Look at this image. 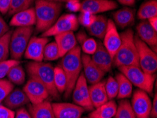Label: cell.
<instances>
[{
    "mask_svg": "<svg viewBox=\"0 0 157 118\" xmlns=\"http://www.w3.org/2000/svg\"><path fill=\"white\" fill-rule=\"evenodd\" d=\"M35 29L37 32L44 33L50 28L60 15L62 4L59 2L36 0L35 1Z\"/></svg>",
    "mask_w": 157,
    "mask_h": 118,
    "instance_id": "obj_1",
    "label": "cell"
},
{
    "mask_svg": "<svg viewBox=\"0 0 157 118\" xmlns=\"http://www.w3.org/2000/svg\"><path fill=\"white\" fill-rule=\"evenodd\" d=\"M134 36L131 29L126 30L121 34V44L113 58V64L116 67H139L138 53Z\"/></svg>",
    "mask_w": 157,
    "mask_h": 118,
    "instance_id": "obj_2",
    "label": "cell"
},
{
    "mask_svg": "<svg viewBox=\"0 0 157 118\" xmlns=\"http://www.w3.org/2000/svg\"><path fill=\"white\" fill-rule=\"evenodd\" d=\"M81 49L80 46H76L72 50L61 57V67L63 69L67 79V84L65 91V97L71 96L74 88L82 69L81 60Z\"/></svg>",
    "mask_w": 157,
    "mask_h": 118,
    "instance_id": "obj_3",
    "label": "cell"
},
{
    "mask_svg": "<svg viewBox=\"0 0 157 118\" xmlns=\"http://www.w3.org/2000/svg\"><path fill=\"white\" fill-rule=\"evenodd\" d=\"M54 69L51 64L43 62L32 61L26 64V70L30 78L43 84L52 97L58 98L59 93L54 85Z\"/></svg>",
    "mask_w": 157,
    "mask_h": 118,
    "instance_id": "obj_4",
    "label": "cell"
},
{
    "mask_svg": "<svg viewBox=\"0 0 157 118\" xmlns=\"http://www.w3.org/2000/svg\"><path fill=\"white\" fill-rule=\"evenodd\" d=\"M118 69L129 79L132 85L148 94H151L153 92L154 85L156 81V76L154 74H147L137 66L121 67H118Z\"/></svg>",
    "mask_w": 157,
    "mask_h": 118,
    "instance_id": "obj_5",
    "label": "cell"
},
{
    "mask_svg": "<svg viewBox=\"0 0 157 118\" xmlns=\"http://www.w3.org/2000/svg\"><path fill=\"white\" fill-rule=\"evenodd\" d=\"M33 27H18L12 32L9 43L10 56L12 59L20 60L32 37Z\"/></svg>",
    "mask_w": 157,
    "mask_h": 118,
    "instance_id": "obj_6",
    "label": "cell"
},
{
    "mask_svg": "<svg viewBox=\"0 0 157 118\" xmlns=\"http://www.w3.org/2000/svg\"><path fill=\"white\" fill-rule=\"evenodd\" d=\"M134 40L138 53L139 67L146 73L154 74L157 70L156 52L142 41L137 35L134 36Z\"/></svg>",
    "mask_w": 157,
    "mask_h": 118,
    "instance_id": "obj_7",
    "label": "cell"
},
{
    "mask_svg": "<svg viewBox=\"0 0 157 118\" xmlns=\"http://www.w3.org/2000/svg\"><path fill=\"white\" fill-rule=\"evenodd\" d=\"M79 23L78 17L73 14H66L59 17L53 26L42 33V37H52L61 33L73 32L78 30Z\"/></svg>",
    "mask_w": 157,
    "mask_h": 118,
    "instance_id": "obj_8",
    "label": "cell"
},
{
    "mask_svg": "<svg viewBox=\"0 0 157 118\" xmlns=\"http://www.w3.org/2000/svg\"><path fill=\"white\" fill-rule=\"evenodd\" d=\"M130 104L136 118H150L151 101L145 91L140 89L135 91Z\"/></svg>",
    "mask_w": 157,
    "mask_h": 118,
    "instance_id": "obj_9",
    "label": "cell"
},
{
    "mask_svg": "<svg viewBox=\"0 0 157 118\" xmlns=\"http://www.w3.org/2000/svg\"><path fill=\"white\" fill-rule=\"evenodd\" d=\"M23 91L32 104H38L43 102L50 96L43 84L32 78H30L27 81Z\"/></svg>",
    "mask_w": 157,
    "mask_h": 118,
    "instance_id": "obj_10",
    "label": "cell"
},
{
    "mask_svg": "<svg viewBox=\"0 0 157 118\" xmlns=\"http://www.w3.org/2000/svg\"><path fill=\"white\" fill-rule=\"evenodd\" d=\"M48 43L49 38L47 37H31L23 56L33 62H42L44 47Z\"/></svg>",
    "mask_w": 157,
    "mask_h": 118,
    "instance_id": "obj_11",
    "label": "cell"
},
{
    "mask_svg": "<svg viewBox=\"0 0 157 118\" xmlns=\"http://www.w3.org/2000/svg\"><path fill=\"white\" fill-rule=\"evenodd\" d=\"M103 45L109 53L113 58L118 48L121 44V35L117 30V26L111 19H108L107 28L105 35L103 38Z\"/></svg>",
    "mask_w": 157,
    "mask_h": 118,
    "instance_id": "obj_12",
    "label": "cell"
},
{
    "mask_svg": "<svg viewBox=\"0 0 157 118\" xmlns=\"http://www.w3.org/2000/svg\"><path fill=\"white\" fill-rule=\"evenodd\" d=\"M81 60L82 68L84 70L83 74L87 82L89 83L90 85H92L101 81L106 73L94 63L91 56L83 53L81 55Z\"/></svg>",
    "mask_w": 157,
    "mask_h": 118,
    "instance_id": "obj_13",
    "label": "cell"
},
{
    "mask_svg": "<svg viewBox=\"0 0 157 118\" xmlns=\"http://www.w3.org/2000/svg\"><path fill=\"white\" fill-rule=\"evenodd\" d=\"M52 105L56 118H81L85 110L75 103H54Z\"/></svg>",
    "mask_w": 157,
    "mask_h": 118,
    "instance_id": "obj_14",
    "label": "cell"
},
{
    "mask_svg": "<svg viewBox=\"0 0 157 118\" xmlns=\"http://www.w3.org/2000/svg\"><path fill=\"white\" fill-rule=\"evenodd\" d=\"M117 7L118 4L113 0H84L81 3L80 11H88L96 15L113 10Z\"/></svg>",
    "mask_w": 157,
    "mask_h": 118,
    "instance_id": "obj_15",
    "label": "cell"
},
{
    "mask_svg": "<svg viewBox=\"0 0 157 118\" xmlns=\"http://www.w3.org/2000/svg\"><path fill=\"white\" fill-rule=\"evenodd\" d=\"M136 31L137 37L156 52L157 31L149 25L148 21H142L136 26Z\"/></svg>",
    "mask_w": 157,
    "mask_h": 118,
    "instance_id": "obj_16",
    "label": "cell"
},
{
    "mask_svg": "<svg viewBox=\"0 0 157 118\" xmlns=\"http://www.w3.org/2000/svg\"><path fill=\"white\" fill-rule=\"evenodd\" d=\"M91 58L94 63L105 73L109 72L112 69L113 64L112 57L104 47L101 42H98L97 50L91 55Z\"/></svg>",
    "mask_w": 157,
    "mask_h": 118,
    "instance_id": "obj_17",
    "label": "cell"
},
{
    "mask_svg": "<svg viewBox=\"0 0 157 118\" xmlns=\"http://www.w3.org/2000/svg\"><path fill=\"white\" fill-rule=\"evenodd\" d=\"M35 9L33 7L13 14L10 21V26L15 27H30L35 25Z\"/></svg>",
    "mask_w": 157,
    "mask_h": 118,
    "instance_id": "obj_18",
    "label": "cell"
},
{
    "mask_svg": "<svg viewBox=\"0 0 157 118\" xmlns=\"http://www.w3.org/2000/svg\"><path fill=\"white\" fill-rule=\"evenodd\" d=\"M55 43L58 47L59 56L63 57L66 53L77 46V40L73 32L61 33L54 36Z\"/></svg>",
    "mask_w": 157,
    "mask_h": 118,
    "instance_id": "obj_19",
    "label": "cell"
},
{
    "mask_svg": "<svg viewBox=\"0 0 157 118\" xmlns=\"http://www.w3.org/2000/svg\"><path fill=\"white\" fill-rule=\"evenodd\" d=\"M29 102L30 100L24 91L20 88H13L3 101L4 106L11 110L18 109Z\"/></svg>",
    "mask_w": 157,
    "mask_h": 118,
    "instance_id": "obj_20",
    "label": "cell"
},
{
    "mask_svg": "<svg viewBox=\"0 0 157 118\" xmlns=\"http://www.w3.org/2000/svg\"><path fill=\"white\" fill-rule=\"evenodd\" d=\"M89 93L90 100L94 108L100 106L109 100L107 97L104 81L92 84L89 86Z\"/></svg>",
    "mask_w": 157,
    "mask_h": 118,
    "instance_id": "obj_21",
    "label": "cell"
},
{
    "mask_svg": "<svg viewBox=\"0 0 157 118\" xmlns=\"http://www.w3.org/2000/svg\"><path fill=\"white\" fill-rule=\"evenodd\" d=\"M113 18L116 26L123 29L134 23L135 12L129 7H123L114 12Z\"/></svg>",
    "mask_w": 157,
    "mask_h": 118,
    "instance_id": "obj_22",
    "label": "cell"
},
{
    "mask_svg": "<svg viewBox=\"0 0 157 118\" xmlns=\"http://www.w3.org/2000/svg\"><path fill=\"white\" fill-rule=\"evenodd\" d=\"M29 112L32 118H56L52 103L47 100L38 104L30 105Z\"/></svg>",
    "mask_w": 157,
    "mask_h": 118,
    "instance_id": "obj_23",
    "label": "cell"
},
{
    "mask_svg": "<svg viewBox=\"0 0 157 118\" xmlns=\"http://www.w3.org/2000/svg\"><path fill=\"white\" fill-rule=\"evenodd\" d=\"M117 105L113 100H108L104 104L95 108L89 115L90 118H112L115 116Z\"/></svg>",
    "mask_w": 157,
    "mask_h": 118,
    "instance_id": "obj_24",
    "label": "cell"
},
{
    "mask_svg": "<svg viewBox=\"0 0 157 118\" xmlns=\"http://www.w3.org/2000/svg\"><path fill=\"white\" fill-rule=\"evenodd\" d=\"M108 19L105 16L102 15L97 16L92 26L87 28L89 34L94 37H96L99 39H103L105 35Z\"/></svg>",
    "mask_w": 157,
    "mask_h": 118,
    "instance_id": "obj_25",
    "label": "cell"
},
{
    "mask_svg": "<svg viewBox=\"0 0 157 118\" xmlns=\"http://www.w3.org/2000/svg\"><path fill=\"white\" fill-rule=\"evenodd\" d=\"M116 79L118 85V93L117 98L118 99H125L130 98L132 92V84L124 74L118 73Z\"/></svg>",
    "mask_w": 157,
    "mask_h": 118,
    "instance_id": "obj_26",
    "label": "cell"
},
{
    "mask_svg": "<svg viewBox=\"0 0 157 118\" xmlns=\"http://www.w3.org/2000/svg\"><path fill=\"white\" fill-rule=\"evenodd\" d=\"M137 17L142 21L148 20L154 16H157V1L149 0L142 4L137 11Z\"/></svg>",
    "mask_w": 157,
    "mask_h": 118,
    "instance_id": "obj_27",
    "label": "cell"
},
{
    "mask_svg": "<svg viewBox=\"0 0 157 118\" xmlns=\"http://www.w3.org/2000/svg\"><path fill=\"white\" fill-rule=\"evenodd\" d=\"M6 76L8 77V80L12 83L21 85L25 82V72L21 64H18L12 67L7 74Z\"/></svg>",
    "mask_w": 157,
    "mask_h": 118,
    "instance_id": "obj_28",
    "label": "cell"
},
{
    "mask_svg": "<svg viewBox=\"0 0 157 118\" xmlns=\"http://www.w3.org/2000/svg\"><path fill=\"white\" fill-rule=\"evenodd\" d=\"M54 85L59 94L65 92L67 79L63 69L60 66L56 67L54 69Z\"/></svg>",
    "mask_w": 157,
    "mask_h": 118,
    "instance_id": "obj_29",
    "label": "cell"
},
{
    "mask_svg": "<svg viewBox=\"0 0 157 118\" xmlns=\"http://www.w3.org/2000/svg\"><path fill=\"white\" fill-rule=\"evenodd\" d=\"M115 118H136L129 100L122 99L117 106Z\"/></svg>",
    "mask_w": 157,
    "mask_h": 118,
    "instance_id": "obj_30",
    "label": "cell"
},
{
    "mask_svg": "<svg viewBox=\"0 0 157 118\" xmlns=\"http://www.w3.org/2000/svg\"><path fill=\"white\" fill-rule=\"evenodd\" d=\"M11 31L7 32L5 35L0 38V62L8 59L10 51H9V43L11 35Z\"/></svg>",
    "mask_w": 157,
    "mask_h": 118,
    "instance_id": "obj_31",
    "label": "cell"
},
{
    "mask_svg": "<svg viewBox=\"0 0 157 118\" xmlns=\"http://www.w3.org/2000/svg\"><path fill=\"white\" fill-rule=\"evenodd\" d=\"M33 2L34 0H11L8 13L9 15H13L18 12L29 9L31 7Z\"/></svg>",
    "mask_w": 157,
    "mask_h": 118,
    "instance_id": "obj_32",
    "label": "cell"
},
{
    "mask_svg": "<svg viewBox=\"0 0 157 118\" xmlns=\"http://www.w3.org/2000/svg\"><path fill=\"white\" fill-rule=\"evenodd\" d=\"M59 58H60V56H59V49L55 41L47 43L44 50L43 60L54 61Z\"/></svg>",
    "mask_w": 157,
    "mask_h": 118,
    "instance_id": "obj_33",
    "label": "cell"
},
{
    "mask_svg": "<svg viewBox=\"0 0 157 118\" xmlns=\"http://www.w3.org/2000/svg\"><path fill=\"white\" fill-rule=\"evenodd\" d=\"M106 93L109 100H113L117 97L118 93V85L116 78L109 76L104 82Z\"/></svg>",
    "mask_w": 157,
    "mask_h": 118,
    "instance_id": "obj_34",
    "label": "cell"
},
{
    "mask_svg": "<svg viewBox=\"0 0 157 118\" xmlns=\"http://www.w3.org/2000/svg\"><path fill=\"white\" fill-rule=\"evenodd\" d=\"M13 83L8 79H0V105L3 103L6 96L13 90Z\"/></svg>",
    "mask_w": 157,
    "mask_h": 118,
    "instance_id": "obj_35",
    "label": "cell"
},
{
    "mask_svg": "<svg viewBox=\"0 0 157 118\" xmlns=\"http://www.w3.org/2000/svg\"><path fill=\"white\" fill-rule=\"evenodd\" d=\"M80 45H81L80 49L82 50L83 53L91 56L97 50V46H98V42H97L94 38H87Z\"/></svg>",
    "mask_w": 157,
    "mask_h": 118,
    "instance_id": "obj_36",
    "label": "cell"
},
{
    "mask_svg": "<svg viewBox=\"0 0 157 118\" xmlns=\"http://www.w3.org/2000/svg\"><path fill=\"white\" fill-rule=\"evenodd\" d=\"M18 64H21L20 60L11 59L0 62V79H4L12 67Z\"/></svg>",
    "mask_w": 157,
    "mask_h": 118,
    "instance_id": "obj_37",
    "label": "cell"
},
{
    "mask_svg": "<svg viewBox=\"0 0 157 118\" xmlns=\"http://www.w3.org/2000/svg\"><path fill=\"white\" fill-rule=\"evenodd\" d=\"M80 16H78V21L80 25L85 28H89L92 26L96 19L97 15L92 14L88 11H80Z\"/></svg>",
    "mask_w": 157,
    "mask_h": 118,
    "instance_id": "obj_38",
    "label": "cell"
},
{
    "mask_svg": "<svg viewBox=\"0 0 157 118\" xmlns=\"http://www.w3.org/2000/svg\"><path fill=\"white\" fill-rule=\"evenodd\" d=\"M66 8L68 11L73 12V13L80 11L81 2H80V0H68V1L66 2Z\"/></svg>",
    "mask_w": 157,
    "mask_h": 118,
    "instance_id": "obj_39",
    "label": "cell"
},
{
    "mask_svg": "<svg viewBox=\"0 0 157 118\" xmlns=\"http://www.w3.org/2000/svg\"><path fill=\"white\" fill-rule=\"evenodd\" d=\"M0 118H15V112L3 105H0Z\"/></svg>",
    "mask_w": 157,
    "mask_h": 118,
    "instance_id": "obj_40",
    "label": "cell"
},
{
    "mask_svg": "<svg viewBox=\"0 0 157 118\" xmlns=\"http://www.w3.org/2000/svg\"><path fill=\"white\" fill-rule=\"evenodd\" d=\"M11 0H0V13L6 14L9 12Z\"/></svg>",
    "mask_w": 157,
    "mask_h": 118,
    "instance_id": "obj_41",
    "label": "cell"
},
{
    "mask_svg": "<svg viewBox=\"0 0 157 118\" xmlns=\"http://www.w3.org/2000/svg\"><path fill=\"white\" fill-rule=\"evenodd\" d=\"M15 118H32V117L25 108H20L15 112Z\"/></svg>",
    "mask_w": 157,
    "mask_h": 118,
    "instance_id": "obj_42",
    "label": "cell"
},
{
    "mask_svg": "<svg viewBox=\"0 0 157 118\" xmlns=\"http://www.w3.org/2000/svg\"><path fill=\"white\" fill-rule=\"evenodd\" d=\"M9 31V26L7 25L4 19L0 16V38L4 36Z\"/></svg>",
    "mask_w": 157,
    "mask_h": 118,
    "instance_id": "obj_43",
    "label": "cell"
},
{
    "mask_svg": "<svg viewBox=\"0 0 157 118\" xmlns=\"http://www.w3.org/2000/svg\"><path fill=\"white\" fill-rule=\"evenodd\" d=\"M150 117L151 118L157 117V93L156 92H155V93H154L153 103H151Z\"/></svg>",
    "mask_w": 157,
    "mask_h": 118,
    "instance_id": "obj_44",
    "label": "cell"
},
{
    "mask_svg": "<svg viewBox=\"0 0 157 118\" xmlns=\"http://www.w3.org/2000/svg\"><path fill=\"white\" fill-rule=\"evenodd\" d=\"M75 38H76V40H77V42L79 43L80 45L82 44L84 40H85L87 38V34L85 33V31H80L79 33H78V34L75 36Z\"/></svg>",
    "mask_w": 157,
    "mask_h": 118,
    "instance_id": "obj_45",
    "label": "cell"
},
{
    "mask_svg": "<svg viewBox=\"0 0 157 118\" xmlns=\"http://www.w3.org/2000/svg\"><path fill=\"white\" fill-rule=\"evenodd\" d=\"M147 21L149 22V25H150L154 30L157 31V16H154V17L149 18Z\"/></svg>",
    "mask_w": 157,
    "mask_h": 118,
    "instance_id": "obj_46",
    "label": "cell"
},
{
    "mask_svg": "<svg viewBox=\"0 0 157 118\" xmlns=\"http://www.w3.org/2000/svg\"><path fill=\"white\" fill-rule=\"evenodd\" d=\"M118 2H119L121 4L125 6H132L135 4L136 0H117Z\"/></svg>",
    "mask_w": 157,
    "mask_h": 118,
    "instance_id": "obj_47",
    "label": "cell"
},
{
    "mask_svg": "<svg viewBox=\"0 0 157 118\" xmlns=\"http://www.w3.org/2000/svg\"><path fill=\"white\" fill-rule=\"evenodd\" d=\"M47 1H50V2H59V3H61V2H67L68 0H47Z\"/></svg>",
    "mask_w": 157,
    "mask_h": 118,
    "instance_id": "obj_48",
    "label": "cell"
},
{
    "mask_svg": "<svg viewBox=\"0 0 157 118\" xmlns=\"http://www.w3.org/2000/svg\"><path fill=\"white\" fill-rule=\"evenodd\" d=\"M86 118H90V117H86Z\"/></svg>",
    "mask_w": 157,
    "mask_h": 118,
    "instance_id": "obj_49",
    "label": "cell"
}]
</instances>
